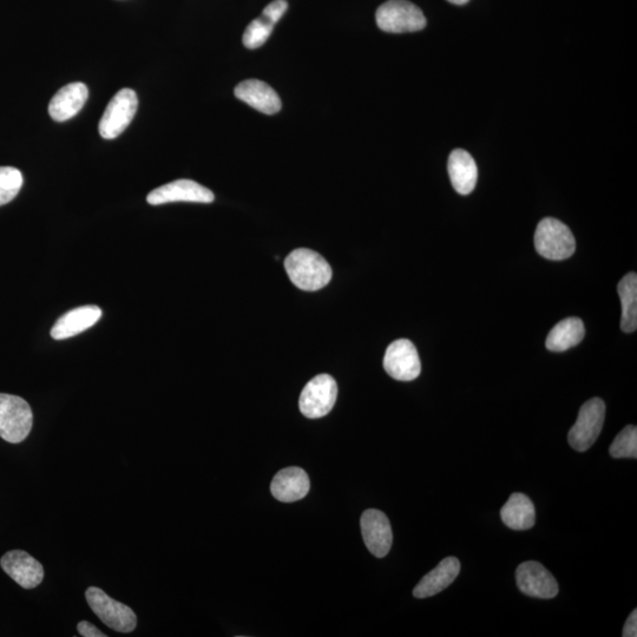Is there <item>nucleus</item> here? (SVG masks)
<instances>
[{
  "instance_id": "obj_16",
  "label": "nucleus",
  "mask_w": 637,
  "mask_h": 637,
  "mask_svg": "<svg viewBox=\"0 0 637 637\" xmlns=\"http://www.w3.org/2000/svg\"><path fill=\"white\" fill-rule=\"evenodd\" d=\"M102 310L97 306H82L62 315L52 327L51 337L55 340L69 339L89 330L100 321Z\"/></svg>"
},
{
  "instance_id": "obj_23",
  "label": "nucleus",
  "mask_w": 637,
  "mask_h": 637,
  "mask_svg": "<svg viewBox=\"0 0 637 637\" xmlns=\"http://www.w3.org/2000/svg\"><path fill=\"white\" fill-rule=\"evenodd\" d=\"M24 179L21 170L0 167V207L8 205L21 192Z\"/></svg>"
},
{
  "instance_id": "obj_1",
  "label": "nucleus",
  "mask_w": 637,
  "mask_h": 637,
  "mask_svg": "<svg viewBox=\"0 0 637 637\" xmlns=\"http://www.w3.org/2000/svg\"><path fill=\"white\" fill-rule=\"evenodd\" d=\"M285 268L293 284L302 291H319L332 279L331 266L323 256L311 249H295L287 256Z\"/></svg>"
},
{
  "instance_id": "obj_19",
  "label": "nucleus",
  "mask_w": 637,
  "mask_h": 637,
  "mask_svg": "<svg viewBox=\"0 0 637 637\" xmlns=\"http://www.w3.org/2000/svg\"><path fill=\"white\" fill-rule=\"evenodd\" d=\"M448 170L452 186L458 194L469 195L474 192L478 180V169L468 151L453 150L449 157Z\"/></svg>"
},
{
  "instance_id": "obj_6",
  "label": "nucleus",
  "mask_w": 637,
  "mask_h": 637,
  "mask_svg": "<svg viewBox=\"0 0 637 637\" xmlns=\"http://www.w3.org/2000/svg\"><path fill=\"white\" fill-rule=\"evenodd\" d=\"M139 108V98L133 89H122L111 98L98 124V131L105 140H114L129 127Z\"/></svg>"
},
{
  "instance_id": "obj_24",
  "label": "nucleus",
  "mask_w": 637,
  "mask_h": 637,
  "mask_svg": "<svg viewBox=\"0 0 637 637\" xmlns=\"http://www.w3.org/2000/svg\"><path fill=\"white\" fill-rule=\"evenodd\" d=\"M274 23L271 19L262 15L256 18L251 24L247 26L242 42L247 49H259L267 42L269 36L272 35Z\"/></svg>"
},
{
  "instance_id": "obj_12",
  "label": "nucleus",
  "mask_w": 637,
  "mask_h": 637,
  "mask_svg": "<svg viewBox=\"0 0 637 637\" xmlns=\"http://www.w3.org/2000/svg\"><path fill=\"white\" fill-rule=\"evenodd\" d=\"M517 586L523 594L537 599H554L558 584L553 574L541 563L525 562L516 571Z\"/></svg>"
},
{
  "instance_id": "obj_9",
  "label": "nucleus",
  "mask_w": 637,
  "mask_h": 637,
  "mask_svg": "<svg viewBox=\"0 0 637 637\" xmlns=\"http://www.w3.org/2000/svg\"><path fill=\"white\" fill-rule=\"evenodd\" d=\"M384 369L399 382H411L422 372L419 354L415 345L407 339L394 341L387 347L384 357Z\"/></svg>"
},
{
  "instance_id": "obj_29",
  "label": "nucleus",
  "mask_w": 637,
  "mask_h": 637,
  "mask_svg": "<svg viewBox=\"0 0 637 637\" xmlns=\"http://www.w3.org/2000/svg\"><path fill=\"white\" fill-rule=\"evenodd\" d=\"M448 2L455 5H465L466 3H469V0H448Z\"/></svg>"
},
{
  "instance_id": "obj_5",
  "label": "nucleus",
  "mask_w": 637,
  "mask_h": 637,
  "mask_svg": "<svg viewBox=\"0 0 637 637\" xmlns=\"http://www.w3.org/2000/svg\"><path fill=\"white\" fill-rule=\"evenodd\" d=\"M89 607L104 625L118 633L134 632L137 626V616L134 610L118 602L97 587H90L85 591Z\"/></svg>"
},
{
  "instance_id": "obj_11",
  "label": "nucleus",
  "mask_w": 637,
  "mask_h": 637,
  "mask_svg": "<svg viewBox=\"0 0 637 637\" xmlns=\"http://www.w3.org/2000/svg\"><path fill=\"white\" fill-rule=\"evenodd\" d=\"M361 534L370 553L383 558L390 553L393 541L389 518L384 512L370 509L361 516Z\"/></svg>"
},
{
  "instance_id": "obj_17",
  "label": "nucleus",
  "mask_w": 637,
  "mask_h": 637,
  "mask_svg": "<svg viewBox=\"0 0 637 637\" xmlns=\"http://www.w3.org/2000/svg\"><path fill=\"white\" fill-rule=\"evenodd\" d=\"M310 488V478L305 470L295 466L279 471L271 484L272 495L285 503L300 501L307 496Z\"/></svg>"
},
{
  "instance_id": "obj_20",
  "label": "nucleus",
  "mask_w": 637,
  "mask_h": 637,
  "mask_svg": "<svg viewBox=\"0 0 637 637\" xmlns=\"http://www.w3.org/2000/svg\"><path fill=\"white\" fill-rule=\"evenodd\" d=\"M502 521L512 530H529L536 522L535 505L524 494L511 495L501 510Z\"/></svg>"
},
{
  "instance_id": "obj_15",
  "label": "nucleus",
  "mask_w": 637,
  "mask_h": 637,
  "mask_svg": "<svg viewBox=\"0 0 637 637\" xmlns=\"http://www.w3.org/2000/svg\"><path fill=\"white\" fill-rule=\"evenodd\" d=\"M234 94L240 101L251 105L253 109L262 114H278L282 108L280 97L275 93V90L259 80L241 82L235 88Z\"/></svg>"
},
{
  "instance_id": "obj_7",
  "label": "nucleus",
  "mask_w": 637,
  "mask_h": 637,
  "mask_svg": "<svg viewBox=\"0 0 637 637\" xmlns=\"http://www.w3.org/2000/svg\"><path fill=\"white\" fill-rule=\"evenodd\" d=\"M604 419H606V405L602 399H590L583 404L579 418L569 431L568 441L571 448L579 452L589 450L601 435Z\"/></svg>"
},
{
  "instance_id": "obj_4",
  "label": "nucleus",
  "mask_w": 637,
  "mask_h": 637,
  "mask_svg": "<svg viewBox=\"0 0 637 637\" xmlns=\"http://www.w3.org/2000/svg\"><path fill=\"white\" fill-rule=\"evenodd\" d=\"M378 28L390 34H405L425 29L426 18L417 5L407 0H389L377 10Z\"/></svg>"
},
{
  "instance_id": "obj_18",
  "label": "nucleus",
  "mask_w": 637,
  "mask_h": 637,
  "mask_svg": "<svg viewBox=\"0 0 637 637\" xmlns=\"http://www.w3.org/2000/svg\"><path fill=\"white\" fill-rule=\"evenodd\" d=\"M461 571V562L456 557L445 558L417 584L413 595L417 599H428L451 586Z\"/></svg>"
},
{
  "instance_id": "obj_22",
  "label": "nucleus",
  "mask_w": 637,
  "mask_h": 637,
  "mask_svg": "<svg viewBox=\"0 0 637 637\" xmlns=\"http://www.w3.org/2000/svg\"><path fill=\"white\" fill-rule=\"evenodd\" d=\"M621 304L622 319L621 328L623 332L633 333L637 328V275L629 273L619 282L617 286Z\"/></svg>"
},
{
  "instance_id": "obj_14",
  "label": "nucleus",
  "mask_w": 637,
  "mask_h": 637,
  "mask_svg": "<svg viewBox=\"0 0 637 637\" xmlns=\"http://www.w3.org/2000/svg\"><path fill=\"white\" fill-rule=\"evenodd\" d=\"M89 97L87 85L81 82L65 85L49 104V115L56 122L69 121L83 109Z\"/></svg>"
},
{
  "instance_id": "obj_2",
  "label": "nucleus",
  "mask_w": 637,
  "mask_h": 637,
  "mask_svg": "<svg viewBox=\"0 0 637 637\" xmlns=\"http://www.w3.org/2000/svg\"><path fill=\"white\" fill-rule=\"evenodd\" d=\"M34 413L21 397L0 393V438L11 444H19L30 435Z\"/></svg>"
},
{
  "instance_id": "obj_3",
  "label": "nucleus",
  "mask_w": 637,
  "mask_h": 637,
  "mask_svg": "<svg viewBox=\"0 0 637 637\" xmlns=\"http://www.w3.org/2000/svg\"><path fill=\"white\" fill-rule=\"evenodd\" d=\"M535 247L543 258L562 261L575 253L576 241L567 225L556 219L547 218L538 223Z\"/></svg>"
},
{
  "instance_id": "obj_26",
  "label": "nucleus",
  "mask_w": 637,
  "mask_h": 637,
  "mask_svg": "<svg viewBox=\"0 0 637 637\" xmlns=\"http://www.w3.org/2000/svg\"><path fill=\"white\" fill-rule=\"evenodd\" d=\"M287 9V0H274V2L266 6L264 12H262V15L266 16L268 19H271L274 24H277L282 16L285 15Z\"/></svg>"
},
{
  "instance_id": "obj_27",
  "label": "nucleus",
  "mask_w": 637,
  "mask_h": 637,
  "mask_svg": "<svg viewBox=\"0 0 637 637\" xmlns=\"http://www.w3.org/2000/svg\"><path fill=\"white\" fill-rule=\"evenodd\" d=\"M78 633L84 637H107L100 629L95 627L93 623L82 621L77 626Z\"/></svg>"
},
{
  "instance_id": "obj_25",
  "label": "nucleus",
  "mask_w": 637,
  "mask_h": 637,
  "mask_svg": "<svg viewBox=\"0 0 637 637\" xmlns=\"http://www.w3.org/2000/svg\"><path fill=\"white\" fill-rule=\"evenodd\" d=\"M610 456L616 459L637 458V428L634 425L627 426L615 438L610 446Z\"/></svg>"
},
{
  "instance_id": "obj_21",
  "label": "nucleus",
  "mask_w": 637,
  "mask_h": 637,
  "mask_svg": "<svg viewBox=\"0 0 637 637\" xmlns=\"http://www.w3.org/2000/svg\"><path fill=\"white\" fill-rule=\"evenodd\" d=\"M584 334H586V328L580 318H567L550 331L545 346L549 351L564 352L579 345Z\"/></svg>"
},
{
  "instance_id": "obj_13",
  "label": "nucleus",
  "mask_w": 637,
  "mask_h": 637,
  "mask_svg": "<svg viewBox=\"0 0 637 637\" xmlns=\"http://www.w3.org/2000/svg\"><path fill=\"white\" fill-rule=\"evenodd\" d=\"M0 566L24 589H34L44 580L42 564L23 550L6 553L0 560Z\"/></svg>"
},
{
  "instance_id": "obj_28",
  "label": "nucleus",
  "mask_w": 637,
  "mask_h": 637,
  "mask_svg": "<svg viewBox=\"0 0 637 637\" xmlns=\"http://www.w3.org/2000/svg\"><path fill=\"white\" fill-rule=\"evenodd\" d=\"M623 637H636L637 636V610L635 609L628 617L625 628H623Z\"/></svg>"
},
{
  "instance_id": "obj_10",
  "label": "nucleus",
  "mask_w": 637,
  "mask_h": 637,
  "mask_svg": "<svg viewBox=\"0 0 637 637\" xmlns=\"http://www.w3.org/2000/svg\"><path fill=\"white\" fill-rule=\"evenodd\" d=\"M215 196L212 190L192 180H177L167 183L151 192L147 201L151 206L166 205L172 202L212 203Z\"/></svg>"
},
{
  "instance_id": "obj_8",
  "label": "nucleus",
  "mask_w": 637,
  "mask_h": 637,
  "mask_svg": "<svg viewBox=\"0 0 637 637\" xmlns=\"http://www.w3.org/2000/svg\"><path fill=\"white\" fill-rule=\"evenodd\" d=\"M338 398V385L328 374H319L302 390L299 399V409L307 418L318 419L325 417L333 409Z\"/></svg>"
}]
</instances>
